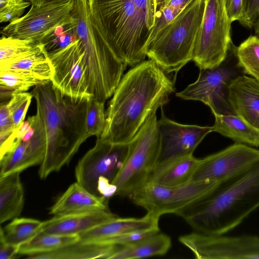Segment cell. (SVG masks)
I'll use <instances>...</instances> for the list:
<instances>
[{"label":"cell","instance_id":"1","mask_svg":"<svg viewBox=\"0 0 259 259\" xmlns=\"http://www.w3.org/2000/svg\"><path fill=\"white\" fill-rule=\"evenodd\" d=\"M154 61L133 66L122 76L106 111L100 138L116 144L132 140L149 115L168 103L175 83Z\"/></svg>","mask_w":259,"mask_h":259},{"label":"cell","instance_id":"2","mask_svg":"<svg viewBox=\"0 0 259 259\" xmlns=\"http://www.w3.org/2000/svg\"><path fill=\"white\" fill-rule=\"evenodd\" d=\"M31 93L46 134V155L38 170L45 179L67 164L90 137L85 124L89 99L64 95L51 80L36 85Z\"/></svg>","mask_w":259,"mask_h":259},{"label":"cell","instance_id":"3","mask_svg":"<svg viewBox=\"0 0 259 259\" xmlns=\"http://www.w3.org/2000/svg\"><path fill=\"white\" fill-rule=\"evenodd\" d=\"M258 207L259 160L175 214L183 218L195 232L218 235L234 229Z\"/></svg>","mask_w":259,"mask_h":259},{"label":"cell","instance_id":"4","mask_svg":"<svg viewBox=\"0 0 259 259\" xmlns=\"http://www.w3.org/2000/svg\"><path fill=\"white\" fill-rule=\"evenodd\" d=\"M91 14L116 57L135 66L144 61L155 25L156 0H88Z\"/></svg>","mask_w":259,"mask_h":259},{"label":"cell","instance_id":"5","mask_svg":"<svg viewBox=\"0 0 259 259\" xmlns=\"http://www.w3.org/2000/svg\"><path fill=\"white\" fill-rule=\"evenodd\" d=\"M70 22L83 53L92 97L105 102L112 96L127 65L115 55L93 17L88 0H74Z\"/></svg>","mask_w":259,"mask_h":259},{"label":"cell","instance_id":"6","mask_svg":"<svg viewBox=\"0 0 259 259\" xmlns=\"http://www.w3.org/2000/svg\"><path fill=\"white\" fill-rule=\"evenodd\" d=\"M205 7V0H193L148 41L146 56L165 73L177 72L192 60Z\"/></svg>","mask_w":259,"mask_h":259},{"label":"cell","instance_id":"7","mask_svg":"<svg viewBox=\"0 0 259 259\" xmlns=\"http://www.w3.org/2000/svg\"><path fill=\"white\" fill-rule=\"evenodd\" d=\"M157 110L152 112L128 143V152L123 165L112 184L115 196L130 197L147 184L158 162L160 138Z\"/></svg>","mask_w":259,"mask_h":259},{"label":"cell","instance_id":"8","mask_svg":"<svg viewBox=\"0 0 259 259\" xmlns=\"http://www.w3.org/2000/svg\"><path fill=\"white\" fill-rule=\"evenodd\" d=\"M128 149V144H113L97 138L94 146L76 166V182L96 196H114L116 189L112 183L123 165Z\"/></svg>","mask_w":259,"mask_h":259},{"label":"cell","instance_id":"9","mask_svg":"<svg viewBox=\"0 0 259 259\" xmlns=\"http://www.w3.org/2000/svg\"><path fill=\"white\" fill-rule=\"evenodd\" d=\"M235 48L232 43L221 64L200 69L197 79L176 93V96L202 102L210 108L213 115L235 114L228 101L229 87L233 79L245 74L237 64Z\"/></svg>","mask_w":259,"mask_h":259},{"label":"cell","instance_id":"10","mask_svg":"<svg viewBox=\"0 0 259 259\" xmlns=\"http://www.w3.org/2000/svg\"><path fill=\"white\" fill-rule=\"evenodd\" d=\"M231 24L222 0H205L192 57L200 69L216 67L224 61L233 43Z\"/></svg>","mask_w":259,"mask_h":259},{"label":"cell","instance_id":"11","mask_svg":"<svg viewBox=\"0 0 259 259\" xmlns=\"http://www.w3.org/2000/svg\"><path fill=\"white\" fill-rule=\"evenodd\" d=\"M221 183L190 181L181 186L168 187L147 183L130 198L134 203L157 217L175 214L193 201L213 190Z\"/></svg>","mask_w":259,"mask_h":259},{"label":"cell","instance_id":"12","mask_svg":"<svg viewBox=\"0 0 259 259\" xmlns=\"http://www.w3.org/2000/svg\"><path fill=\"white\" fill-rule=\"evenodd\" d=\"M15 140L0 158V177L41 164L45 157L47 138L39 113L29 116L14 130Z\"/></svg>","mask_w":259,"mask_h":259},{"label":"cell","instance_id":"13","mask_svg":"<svg viewBox=\"0 0 259 259\" xmlns=\"http://www.w3.org/2000/svg\"><path fill=\"white\" fill-rule=\"evenodd\" d=\"M179 240L198 259H259V237L207 235L197 232Z\"/></svg>","mask_w":259,"mask_h":259},{"label":"cell","instance_id":"14","mask_svg":"<svg viewBox=\"0 0 259 259\" xmlns=\"http://www.w3.org/2000/svg\"><path fill=\"white\" fill-rule=\"evenodd\" d=\"M52 68L51 81L63 94L74 98H93L87 67L78 39L48 53Z\"/></svg>","mask_w":259,"mask_h":259},{"label":"cell","instance_id":"15","mask_svg":"<svg viewBox=\"0 0 259 259\" xmlns=\"http://www.w3.org/2000/svg\"><path fill=\"white\" fill-rule=\"evenodd\" d=\"M258 160V149L235 143L200 159L190 181L226 182L247 170Z\"/></svg>","mask_w":259,"mask_h":259},{"label":"cell","instance_id":"16","mask_svg":"<svg viewBox=\"0 0 259 259\" xmlns=\"http://www.w3.org/2000/svg\"><path fill=\"white\" fill-rule=\"evenodd\" d=\"M74 0L62 4H31L28 12L1 29L2 36L42 42L55 29L67 21Z\"/></svg>","mask_w":259,"mask_h":259},{"label":"cell","instance_id":"17","mask_svg":"<svg viewBox=\"0 0 259 259\" xmlns=\"http://www.w3.org/2000/svg\"><path fill=\"white\" fill-rule=\"evenodd\" d=\"M161 108L157 121L160 138L158 162L193 154L203 139L213 132L212 126L183 124L167 117Z\"/></svg>","mask_w":259,"mask_h":259},{"label":"cell","instance_id":"18","mask_svg":"<svg viewBox=\"0 0 259 259\" xmlns=\"http://www.w3.org/2000/svg\"><path fill=\"white\" fill-rule=\"evenodd\" d=\"M228 101L234 113L259 129V80L246 74L233 79Z\"/></svg>","mask_w":259,"mask_h":259},{"label":"cell","instance_id":"19","mask_svg":"<svg viewBox=\"0 0 259 259\" xmlns=\"http://www.w3.org/2000/svg\"><path fill=\"white\" fill-rule=\"evenodd\" d=\"M159 218L150 212L141 218L118 217L78 234L79 241L93 243L133 232L160 231Z\"/></svg>","mask_w":259,"mask_h":259},{"label":"cell","instance_id":"20","mask_svg":"<svg viewBox=\"0 0 259 259\" xmlns=\"http://www.w3.org/2000/svg\"><path fill=\"white\" fill-rule=\"evenodd\" d=\"M109 199L91 194L75 182L51 207L50 214L62 216L109 210Z\"/></svg>","mask_w":259,"mask_h":259},{"label":"cell","instance_id":"21","mask_svg":"<svg viewBox=\"0 0 259 259\" xmlns=\"http://www.w3.org/2000/svg\"><path fill=\"white\" fill-rule=\"evenodd\" d=\"M118 217L110 209L54 216L44 222L41 233L63 235L79 234Z\"/></svg>","mask_w":259,"mask_h":259},{"label":"cell","instance_id":"22","mask_svg":"<svg viewBox=\"0 0 259 259\" xmlns=\"http://www.w3.org/2000/svg\"><path fill=\"white\" fill-rule=\"evenodd\" d=\"M200 160L191 154L158 162L152 170L147 183L168 187L185 184L191 181Z\"/></svg>","mask_w":259,"mask_h":259},{"label":"cell","instance_id":"23","mask_svg":"<svg viewBox=\"0 0 259 259\" xmlns=\"http://www.w3.org/2000/svg\"><path fill=\"white\" fill-rule=\"evenodd\" d=\"M0 71L29 74L50 81L52 68L45 46L40 42L35 48L14 57L0 60Z\"/></svg>","mask_w":259,"mask_h":259},{"label":"cell","instance_id":"24","mask_svg":"<svg viewBox=\"0 0 259 259\" xmlns=\"http://www.w3.org/2000/svg\"><path fill=\"white\" fill-rule=\"evenodd\" d=\"M20 172L0 177V223L18 218L24 204Z\"/></svg>","mask_w":259,"mask_h":259},{"label":"cell","instance_id":"25","mask_svg":"<svg viewBox=\"0 0 259 259\" xmlns=\"http://www.w3.org/2000/svg\"><path fill=\"white\" fill-rule=\"evenodd\" d=\"M213 132L235 143L253 147H259V129L236 114L214 115Z\"/></svg>","mask_w":259,"mask_h":259},{"label":"cell","instance_id":"26","mask_svg":"<svg viewBox=\"0 0 259 259\" xmlns=\"http://www.w3.org/2000/svg\"><path fill=\"white\" fill-rule=\"evenodd\" d=\"M120 247L115 245L77 242L53 251L33 254L30 259H109Z\"/></svg>","mask_w":259,"mask_h":259},{"label":"cell","instance_id":"27","mask_svg":"<svg viewBox=\"0 0 259 259\" xmlns=\"http://www.w3.org/2000/svg\"><path fill=\"white\" fill-rule=\"evenodd\" d=\"M171 246L170 238L160 231L131 244L120 246L109 259L142 258L166 254Z\"/></svg>","mask_w":259,"mask_h":259},{"label":"cell","instance_id":"28","mask_svg":"<svg viewBox=\"0 0 259 259\" xmlns=\"http://www.w3.org/2000/svg\"><path fill=\"white\" fill-rule=\"evenodd\" d=\"M44 222L36 219L18 217L1 227L0 235L7 242L20 248L40 234Z\"/></svg>","mask_w":259,"mask_h":259},{"label":"cell","instance_id":"29","mask_svg":"<svg viewBox=\"0 0 259 259\" xmlns=\"http://www.w3.org/2000/svg\"><path fill=\"white\" fill-rule=\"evenodd\" d=\"M79 241L78 234L63 235L40 233L29 242L21 245L18 254L27 256L59 249Z\"/></svg>","mask_w":259,"mask_h":259},{"label":"cell","instance_id":"30","mask_svg":"<svg viewBox=\"0 0 259 259\" xmlns=\"http://www.w3.org/2000/svg\"><path fill=\"white\" fill-rule=\"evenodd\" d=\"M48 81L32 75L17 72L0 71L1 101H8L14 94L27 92L32 87Z\"/></svg>","mask_w":259,"mask_h":259},{"label":"cell","instance_id":"31","mask_svg":"<svg viewBox=\"0 0 259 259\" xmlns=\"http://www.w3.org/2000/svg\"><path fill=\"white\" fill-rule=\"evenodd\" d=\"M237 64L245 74L259 80V37L250 35L236 47Z\"/></svg>","mask_w":259,"mask_h":259},{"label":"cell","instance_id":"32","mask_svg":"<svg viewBox=\"0 0 259 259\" xmlns=\"http://www.w3.org/2000/svg\"><path fill=\"white\" fill-rule=\"evenodd\" d=\"M105 103L93 98L88 100L85 124L90 137H100L104 132L106 119Z\"/></svg>","mask_w":259,"mask_h":259},{"label":"cell","instance_id":"33","mask_svg":"<svg viewBox=\"0 0 259 259\" xmlns=\"http://www.w3.org/2000/svg\"><path fill=\"white\" fill-rule=\"evenodd\" d=\"M193 0H167L157 10L155 25L150 36L152 38L156 33L177 17Z\"/></svg>","mask_w":259,"mask_h":259},{"label":"cell","instance_id":"34","mask_svg":"<svg viewBox=\"0 0 259 259\" xmlns=\"http://www.w3.org/2000/svg\"><path fill=\"white\" fill-rule=\"evenodd\" d=\"M39 43L32 39L2 36L0 39V60L17 56L35 48Z\"/></svg>","mask_w":259,"mask_h":259},{"label":"cell","instance_id":"35","mask_svg":"<svg viewBox=\"0 0 259 259\" xmlns=\"http://www.w3.org/2000/svg\"><path fill=\"white\" fill-rule=\"evenodd\" d=\"M32 98L31 92H21L13 94L6 102L15 128L24 121Z\"/></svg>","mask_w":259,"mask_h":259},{"label":"cell","instance_id":"36","mask_svg":"<svg viewBox=\"0 0 259 259\" xmlns=\"http://www.w3.org/2000/svg\"><path fill=\"white\" fill-rule=\"evenodd\" d=\"M243 12L238 21L243 26L252 28L259 15V0H243Z\"/></svg>","mask_w":259,"mask_h":259},{"label":"cell","instance_id":"37","mask_svg":"<svg viewBox=\"0 0 259 259\" xmlns=\"http://www.w3.org/2000/svg\"><path fill=\"white\" fill-rule=\"evenodd\" d=\"M31 5L29 1L0 9L1 23L12 22L21 17L25 9Z\"/></svg>","mask_w":259,"mask_h":259},{"label":"cell","instance_id":"38","mask_svg":"<svg viewBox=\"0 0 259 259\" xmlns=\"http://www.w3.org/2000/svg\"><path fill=\"white\" fill-rule=\"evenodd\" d=\"M15 129L14 122L6 103L0 106V137L10 135Z\"/></svg>","mask_w":259,"mask_h":259},{"label":"cell","instance_id":"39","mask_svg":"<svg viewBox=\"0 0 259 259\" xmlns=\"http://www.w3.org/2000/svg\"><path fill=\"white\" fill-rule=\"evenodd\" d=\"M226 13L230 21H239L243 14V0H222Z\"/></svg>","mask_w":259,"mask_h":259},{"label":"cell","instance_id":"40","mask_svg":"<svg viewBox=\"0 0 259 259\" xmlns=\"http://www.w3.org/2000/svg\"><path fill=\"white\" fill-rule=\"evenodd\" d=\"M19 247L7 242L0 235V259H12L18 254Z\"/></svg>","mask_w":259,"mask_h":259},{"label":"cell","instance_id":"41","mask_svg":"<svg viewBox=\"0 0 259 259\" xmlns=\"http://www.w3.org/2000/svg\"><path fill=\"white\" fill-rule=\"evenodd\" d=\"M71 0H29L32 5H44L51 4H62L68 2Z\"/></svg>","mask_w":259,"mask_h":259},{"label":"cell","instance_id":"42","mask_svg":"<svg viewBox=\"0 0 259 259\" xmlns=\"http://www.w3.org/2000/svg\"><path fill=\"white\" fill-rule=\"evenodd\" d=\"M29 0H0V9L11 6H15Z\"/></svg>","mask_w":259,"mask_h":259},{"label":"cell","instance_id":"43","mask_svg":"<svg viewBox=\"0 0 259 259\" xmlns=\"http://www.w3.org/2000/svg\"><path fill=\"white\" fill-rule=\"evenodd\" d=\"M253 28H254L255 35L259 37V15L255 21Z\"/></svg>","mask_w":259,"mask_h":259},{"label":"cell","instance_id":"44","mask_svg":"<svg viewBox=\"0 0 259 259\" xmlns=\"http://www.w3.org/2000/svg\"><path fill=\"white\" fill-rule=\"evenodd\" d=\"M167 0H156L157 10L161 8Z\"/></svg>","mask_w":259,"mask_h":259}]
</instances>
